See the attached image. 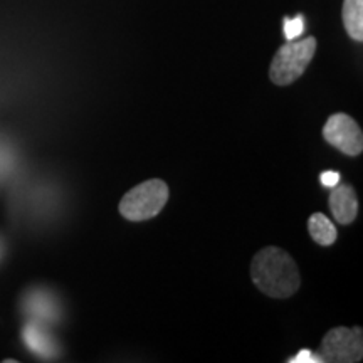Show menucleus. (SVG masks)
<instances>
[{"label":"nucleus","mask_w":363,"mask_h":363,"mask_svg":"<svg viewBox=\"0 0 363 363\" xmlns=\"http://www.w3.org/2000/svg\"><path fill=\"white\" fill-rule=\"evenodd\" d=\"M316 52V39L291 40L276 52L271 62L269 78L276 86H288L301 78Z\"/></svg>","instance_id":"3"},{"label":"nucleus","mask_w":363,"mask_h":363,"mask_svg":"<svg viewBox=\"0 0 363 363\" xmlns=\"http://www.w3.org/2000/svg\"><path fill=\"white\" fill-rule=\"evenodd\" d=\"M303 30H305V19H303V16H298L296 19H286L284 22V35L288 40H294L299 35L303 34Z\"/></svg>","instance_id":"10"},{"label":"nucleus","mask_w":363,"mask_h":363,"mask_svg":"<svg viewBox=\"0 0 363 363\" xmlns=\"http://www.w3.org/2000/svg\"><path fill=\"white\" fill-rule=\"evenodd\" d=\"M0 254H2V246H0Z\"/></svg>","instance_id":"13"},{"label":"nucleus","mask_w":363,"mask_h":363,"mask_svg":"<svg viewBox=\"0 0 363 363\" xmlns=\"http://www.w3.org/2000/svg\"><path fill=\"white\" fill-rule=\"evenodd\" d=\"M331 214L340 224L348 225L357 219L358 214V199L355 190L350 185L337 184L330 195Z\"/></svg>","instance_id":"6"},{"label":"nucleus","mask_w":363,"mask_h":363,"mask_svg":"<svg viewBox=\"0 0 363 363\" xmlns=\"http://www.w3.org/2000/svg\"><path fill=\"white\" fill-rule=\"evenodd\" d=\"M323 136L330 145L348 157L360 155L363 150V135L358 123L350 115L337 113L325 123Z\"/></svg>","instance_id":"5"},{"label":"nucleus","mask_w":363,"mask_h":363,"mask_svg":"<svg viewBox=\"0 0 363 363\" xmlns=\"http://www.w3.org/2000/svg\"><path fill=\"white\" fill-rule=\"evenodd\" d=\"M291 363H320L321 358L316 353H311L310 350H301L296 357L289 360Z\"/></svg>","instance_id":"11"},{"label":"nucleus","mask_w":363,"mask_h":363,"mask_svg":"<svg viewBox=\"0 0 363 363\" xmlns=\"http://www.w3.org/2000/svg\"><path fill=\"white\" fill-rule=\"evenodd\" d=\"M321 362L330 363H355L362 360L363 355V333L360 326L355 328L330 330L320 345Z\"/></svg>","instance_id":"4"},{"label":"nucleus","mask_w":363,"mask_h":363,"mask_svg":"<svg viewBox=\"0 0 363 363\" xmlns=\"http://www.w3.org/2000/svg\"><path fill=\"white\" fill-rule=\"evenodd\" d=\"M338 182H340V175L337 172H325V174H321V184H323L325 187L333 189Z\"/></svg>","instance_id":"12"},{"label":"nucleus","mask_w":363,"mask_h":363,"mask_svg":"<svg viewBox=\"0 0 363 363\" xmlns=\"http://www.w3.org/2000/svg\"><path fill=\"white\" fill-rule=\"evenodd\" d=\"M24 340L30 350L39 353V355H51L52 353V342L48 333L38 328L35 325H29L24 331Z\"/></svg>","instance_id":"9"},{"label":"nucleus","mask_w":363,"mask_h":363,"mask_svg":"<svg viewBox=\"0 0 363 363\" xmlns=\"http://www.w3.org/2000/svg\"><path fill=\"white\" fill-rule=\"evenodd\" d=\"M308 230L315 242L320 246H331L338 238L337 227L333 225V222H330L328 217L321 212H316L310 217L308 220Z\"/></svg>","instance_id":"8"},{"label":"nucleus","mask_w":363,"mask_h":363,"mask_svg":"<svg viewBox=\"0 0 363 363\" xmlns=\"http://www.w3.org/2000/svg\"><path fill=\"white\" fill-rule=\"evenodd\" d=\"M169 202V185L160 179L142 182L123 195L120 202V214L126 220L142 222L153 219Z\"/></svg>","instance_id":"2"},{"label":"nucleus","mask_w":363,"mask_h":363,"mask_svg":"<svg viewBox=\"0 0 363 363\" xmlns=\"http://www.w3.org/2000/svg\"><path fill=\"white\" fill-rule=\"evenodd\" d=\"M251 278L262 293L276 299L293 296L301 286L296 262L284 249L274 246L261 249L252 257Z\"/></svg>","instance_id":"1"},{"label":"nucleus","mask_w":363,"mask_h":363,"mask_svg":"<svg viewBox=\"0 0 363 363\" xmlns=\"http://www.w3.org/2000/svg\"><path fill=\"white\" fill-rule=\"evenodd\" d=\"M343 24L348 35L357 43L363 40V0H345Z\"/></svg>","instance_id":"7"}]
</instances>
